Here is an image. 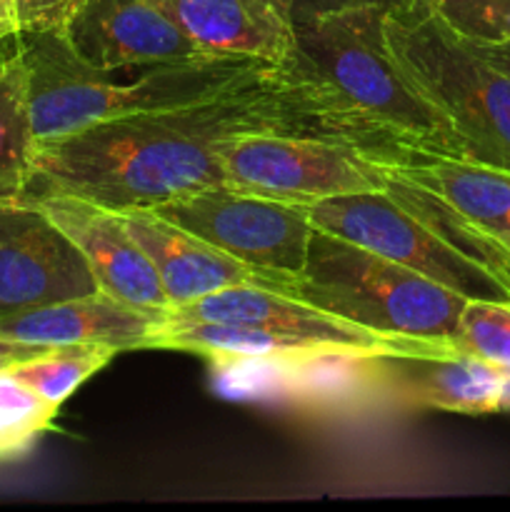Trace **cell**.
I'll return each instance as SVG.
<instances>
[{
    "label": "cell",
    "instance_id": "cell-1",
    "mask_svg": "<svg viewBox=\"0 0 510 512\" xmlns=\"http://www.w3.org/2000/svg\"><path fill=\"white\" fill-rule=\"evenodd\" d=\"M250 133L333 140L373 160L408 150L350 118L283 60L200 103L110 118L38 145L28 195L68 193L118 213L150 210L225 183L220 143Z\"/></svg>",
    "mask_w": 510,
    "mask_h": 512
},
{
    "label": "cell",
    "instance_id": "cell-2",
    "mask_svg": "<svg viewBox=\"0 0 510 512\" xmlns=\"http://www.w3.org/2000/svg\"><path fill=\"white\" fill-rule=\"evenodd\" d=\"M385 13L388 8L363 5L293 15V48L285 60L380 138L400 148L463 158L453 123L390 50Z\"/></svg>",
    "mask_w": 510,
    "mask_h": 512
},
{
    "label": "cell",
    "instance_id": "cell-3",
    "mask_svg": "<svg viewBox=\"0 0 510 512\" xmlns=\"http://www.w3.org/2000/svg\"><path fill=\"white\" fill-rule=\"evenodd\" d=\"M18 53L35 148L110 118L200 103L275 65L260 58L198 55L150 65L133 83H115L113 73L83 63L60 30L20 35Z\"/></svg>",
    "mask_w": 510,
    "mask_h": 512
},
{
    "label": "cell",
    "instance_id": "cell-4",
    "mask_svg": "<svg viewBox=\"0 0 510 512\" xmlns=\"http://www.w3.org/2000/svg\"><path fill=\"white\" fill-rule=\"evenodd\" d=\"M293 298L385 338L455 343L468 298L445 285L315 228L298 278L278 285Z\"/></svg>",
    "mask_w": 510,
    "mask_h": 512
},
{
    "label": "cell",
    "instance_id": "cell-5",
    "mask_svg": "<svg viewBox=\"0 0 510 512\" xmlns=\"http://www.w3.org/2000/svg\"><path fill=\"white\" fill-rule=\"evenodd\" d=\"M385 38L400 68L453 123L463 158L510 173V75L475 55L430 0L388 8Z\"/></svg>",
    "mask_w": 510,
    "mask_h": 512
},
{
    "label": "cell",
    "instance_id": "cell-6",
    "mask_svg": "<svg viewBox=\"0 0 510 512\" xmlns=\"http://www.w3.org/2000/svg\"><path fill=\"white\" fill-rule=\"evenodd\" d=\"M150 210L248 265L268 280V288L303 273L315 233L305 205L263 198L228 183L193 190Z\"/></svg>",
    "mask_w": 510,
    "mask_h": 512
},
{
    "label": "cell",
    "instance_id": "cell-7",
    "mask_svg": "<svg viewBox=\"0 0 510 512\" xmlns=\"http://www.w3.org/2000/svg\"><path fill=\"white\" fill-rule=\"evenodd\" d=\"M315 228L395 260L468 300H508L510 285L430 228L385 190L350 193L305 205Z\"/></svg>",
    "mask_w": 510,
    "mask_h": 512
},
{
    "label": "cell",
    "instance_id": "cell-8",
    "mask_svg": "<svg viewBox=\"0 0 510 512\" xmlns=\"http://www.w3.org/2000/svg\"><path fill=\"white\" fill-rule=\"evenodd\" d=\"M225 183L295 205L385 190V168L363 150L303 135L250 133L220 143Z\"/></svg>",
    "mask_w": 510,
    "mask_h": 512
},
{
    "label": "cell",
    "instance_id": "cell-9",
    "mask_svg": "<svg viewBox=\"0 0 510 512\" xmlns=\"http://www.w3.org/2000/svg\"><path fill=\"white\" fill-rule=\"evenodd\" d=\"M98 290L83 253L38 205L0 208V318Z\"/></svg>",
    "mask_w": 510,
    "mask_h": 512
},
{
    "label": "cell",
    "instance_id": "cell-10",
    "mask_svg": "<svg viewBox=\"0 0 510 512\" xmlns=\"http://www.w3.org/2000/svg\"><path fill=\"white\" fill-rule=\"evenodd\" d=\"M60 35L83 63L108 73L203 55L155 0H80Z\"/></svg>",
    "mask_w": 510,
    "mask_h": 512
},
{
    "label": "cell",
    "instance_id": "cell-11",
    "mask_svg": "<svg viewBox=\"0 0 510 512\" xmlns=\"http://www.w3.org/2000/svg\"><path fill=\"white\" fill-rule=\"evenodd\" d=\"M38 205L83 253L103 293L150 310H170L158 270L125 225L123 213L68 193H33Z\"/></svg>",
    "mask_w": 510,
    "mask_h": 512
},
{
    "label": "cell",
    "instance_id": "cell-12",
    "mask_svg": "<svg viewBox=\"0 0 510 512\" xmlns=\"http://www.w3.org/2000/svg\"><path fill=\"white\" fill-rule=\"evenodd\" d=\"M173 318L180 320H218V323L255 325L270 333L293 335V338L310 340L330 350H350V353L385 355L398 350L413 348L418 340L385 338L370 333L353 323L323 313L303 300L293 298L285 290L268 288V285H233L218 293H210L195 303L170 310Z\"/></svg>",
    "mask_w": 510,
    "mask_h": 512
},
{
    "label": "cell",
    "instance_id": "cell-13",
    "mask_svg": "<svg viewBox=\"0 0 510 512\" xmlns=\"http://www.w3.org/2000/svg\"><path fill=\"white\" fill-rule=\"evenodd\" d=\"M170 310H150L123 303L113 295L90 293L0 318V338L15 343L105 345L118 353L150 350L168 323Z\"/></svg>",
    "mask_w": 510,
    "mask_h": 512
},
{
    "label": "cell",
    "instance_id": "cell-14",
    "mask_svg": "<svg viewBox=\"0 0 510 512\" xmlns=\"http://www.w3.org/2000/svg\"><path fill=\"white\" fill-rule=\"evenodd\" d=\"M403 393L425 408L458 415L510 410V368L488 363L448 343H415L380 355Z\"/></svg>",
    "mask_w": 510,
    "mask_h": 512
},
{
    "label": "cell",
    "instance_id": "cell-15",
    "mask_svg": "<svg viewBox=\"0 0 510 512\" xmlns=\"http://www.w3.org/2000/svg\"><path fill=\"white\" fill-rule=\"evenodd\" d=\"M203 55L283 63L293 48L278 0H155Z\"/></svg>",
    "mask_w": 510,
    "mask_h": 512
},
{
    "label": "cell",
    "instance_id": "cell-16",
    "mask_svg": "<svg viewBox=\"0 0 510 512\" xmlns=\"http://www.w3.org/2000/svg\"><path fill=\"white\" fill-rule=\"evenodd\" d=\"M123 220L158 270L170 310L233 285H268V280L248 265L220 253L153 210H128Z\"/></svg>",
    "mask_w": 510,
    "mask_h": 512
},
{
    "label": "cell",
    "instance_id": "cell-17",
    "mask_svg": "<svg viewBox=\"0 0 510 512\" xmlns=\"http://www.w3.org/2000/svg\"><path fill=\"white\" fill-rule=\"evenodd\" d=\"M380 163L438 195L468 223L510 250V173L425 150H403Z\"/></svg>",
    "mask_w": 510,
    "mask_h": 512
},
{
    "label": "cell",
    "instance_id": "cell-18",
    "mask_svg": "<svg viewBox=\"0 0 510 512\" xmlns=\"http://www.w3.org/2000/svg\"><path fill=\"white\" fill-rule=\"evenodd\" d=\"M35 173V138L18 48L0 58V208L25 200Z\"/></svg>",
    "mask_w": 510,
    "mask_h": 512
},
{
    "label": "cell",
    "instance_id": "cell-19",
    "mask_svg": "<svg viewBox=\"0 0 510 512\" xmlns=\"http://www.w3.org/2000/svg\"><path fill=\"white\" fill-rule=\"evenodd\" d=\"M118 350L105 345H60L38 358L10 365L8 373L33 390L38 398L60 410V405L98 370H103Z\"/></svg>",
    "mask_w": 510,
    "mask_h": 512
},
{
    "label": "cell",
    "instance_id": "cell-20",
    "mask_svg": "<svg viewBox=\"0 0 510 512\" xmlns=\"http://www.w3.org/2000/svg\"><path fill=\"white\" fill-rule=\"evenodd\" d=\"M58 408L0 370V458L20 455L53 425Z\"/></svg>",
    "mask_w": 510,
    "mask_h": 512
},
{
    "label": "cell",
    "instance_id": "cell-21",
    "mask_svg": "<svg viewBox=\"0 0 510 512\" xmlns=\"http://www.w3.org/2000/svg\"><path fill=\"white\" fill-rule=\"evenodd\" d=\"M453 345L500 368H510L508 300H468Z\"/></svg>",
    "mask_w": 510,
    "mask_h": 512
},
{
    "label": "cell",
    "instance_id": "cell-22",
    "mask_svg": "<svg viewBox=\"0 0 510 512\" xmlns=\"http://www.w3.org/2000/svg\"><path fill=\"white\" fill-rule=\"evenodd\" d=\"M455 35L475 43H510V0H430Z\"/></svg>",
    "mask_w": 510,
    "mask_h": 512
},
{
    "label": "cell",
    "instance_id": "cell-23",
    "mask_svg": "<svg viewBox=\"0 0 510 512\" xmlns=\"http://www.w3.org/2000/svg\"><path fill=\"white\" fill-rule=\"evenodd\" d=\"M20 35L60 30L80 0H15Z\"/></svg>",
    "mask_w": 510,
    "mask_h": 512
},
{
    "label": "cell",
    "instance_id": "cell-24",
    "mask_svg": "<svg viewBox=\"0 0 510 512\" xmlns=\"http://www.w3.org/2000/svg\"><path fill=\"white\" fill-rule=\"evenodd\" d=\"M288 3H290V18H293V15L333 13V10L363 8V5L393 8V5H403V3H408V0H288Z\"/></svg>",
    "mask_w": 510,
    "mask_h": 512
},
{
    "label": "cell",
    "instance_id": "cell-25",
    "mask_svg": "<svg viewBox=\"0 0 510 512\" xmlns=\"http://www.w3.org/2000/svg\"><path fill=\"white\" fill-rule=\"evenodd\" d=\"M48 345H30V343H15V340L0 338V370L18 365L23 360L38 358V355L48 353Z\"/></svg>",
    "mask_w": 510,
    "mask_h": 512
},
{
    "label": "cell",
    "instance_id": "cell-26",
    "mask_svg": "<svg viewBox=\"0 0 510 512\" xmlns=\"http://www.w3.org/2000/svg\"><path fill=\"white\" fill-rule=\"evenodd\" d=\"M460 40H463L475 55H480L485 63H490L493 68L503 70V73L510 75V43H475V40H465V38Z\"/></svg>",
    "mask_w": 510,
    "mask_h": 512
},
{
    "label": "cell",
    "instance_id": "cell-27",
    "mask_svg": "<svg viewBox=\"0 0 510 512\" xmlns=\"http://www.w3.org/2000/svg\"><path fill=\"white\" fill-rule=\"evenodd\" d=\"M18 38V5H15V0H0V50L8 48V45H18Z\"/></svg>",
    "mask_w": 510,
    "mask_h": 512
},
{
    "label": "cell",
    "instance_id": "cell-28",
    "mask_svg": "<svg viewBox=\"0 0 510 512\" xmlns=\"http://www.w3.org/2000/svg\"><path fill=\"white\" fill-rule=\"evenodd\" d=\"M278 3H280V5H283V8H285V10H288V15H290V3H288V0H278Z\"/></svg>",
    "mask_w": 510,
    "mask_h": 512
}]
</instances>
